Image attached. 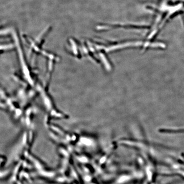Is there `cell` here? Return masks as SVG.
<instances>
[]
</instances>
